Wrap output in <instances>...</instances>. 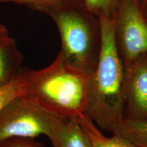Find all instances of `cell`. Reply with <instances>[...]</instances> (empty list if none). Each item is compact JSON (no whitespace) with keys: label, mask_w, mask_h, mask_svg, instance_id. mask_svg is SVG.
I'll return each instance as SVG.
<instances>
[{"label":"cell","mask_w":147,"mask_h":147,"mask_svg":"<svg viewBox=\"0 0 147 147\" xmlns=\"http://www.w3.org/2000/svg\"><path fill=\"white\" fill-rule=\"evenodd\" d=\"M0 147H45L33 138H12L0 143Z\"/></svg>","instance_id":"cell-13"},{"label":"cell","mask_w":147,"mask_h":147,"mask_svg":"<svg viewBox=\"0 0 147 147\" xmlns=\"http://www.w3.org/2000/svg\"><path fill=\"white\" fill-rule=\"evenodd\" d=\"M147 54L124 65L123 116L147 119Z\"/></svg>","instance_id":"cell-6"},{"label":"cell","mask_w":147,"mask_h":147,"mask_svg":"<svg viewBox=\"0 0 147 147\" xmlns=\"http://www.w3.org/2000/svg\"><path fill=\"white\" fill-rule=\"evenodd\" d=\"M85 8L91 12L106 10L109 8L113 0H83Z\"/></svg>","instance_id":"cell-14"},{"label":"cell","mask_w":147,"mask_h":147,"mask_svg":"<svg viewBox=\"0 0 147 147\" xmlns=\"http://www.w3.org/2000/svg\"><path fill=\"white\" fill-rule=\"evenodd\" d=\"M73 3L49 12L56 23L61 40L60 51L66 63L90 75L95 70L99 53L95 49L94 31L89 19Z\"/></svg>","instance_id":"cell-3"},{"label":"cell","mask_w":147,"mask_h":147,"mask_svg":"<svg viewBox=\"0 0 147 147\" xmlns=\"http://www.w3.org/2000/svg\"><path fill=\"white\" fill-rule=\"evenodd\" d=\"M113 134L121 136L136 147H147V119L124 118Z\"/></svg>","instance_id":"cell-10"},{"label":"cell","mask_w":147,"mask_h":147,"mask_svg":"<svg viewBox=\"0 0 147 147\" xmlns=\"http://www.w3.org/2000/svg\"><path fill=\"white\" fill-rule=\"evenodd\" d=\"M22 82L23 78L21 71L12 82L5 87L0 88V110L12 99L19 95Z\"/></svg>","instance_id":"cell-12"},{"label":"cell","mask_w":147,"mask_h":147,"mask_svg":"<svg viewBox=\"0 0 147 147\" xmlns=\"http://www.w3.org/2000/svg\"><path fill=\"white\" fill-rule=\"evenodd\" d=\"M20 96L64 120L77 119L87 109L89 75L73 67L61 53L45 68L22 69Z\"/></svg>","instance_id":"cell-1"},{"label":"cell","mask_w":147,"mask_h":147,"mask_svg":"<svg viewBox=\"0 0 147 147\" xmlns=\"http://www.w3.org/2000/svg\"><path fill=\"white\" fill-rule=\"evenodd\" d=\"M53 147H92L87 136L76 119L66 120Z\"/></svg>","instance_id":"cell-9"},{"label":"cell","mask_w":147,"mask_h":147,"mask_svg":"<svg viewBox=\"0 0 147 147\" xmlns=\"http://www.w3.org/2000/svg\"><path fill=\"white\" fill-rule=\"evenodd\" d=\"M116 39L123 65L147 54V21L131 3L125 5L116 23Z\"/></svg>","instance_id":"cell-5"},{"label":"cell","mask_w":147,"mask_h":147,"mask_svg":"<svg viewBox=\"0 0 147 147\" xmlns=\"http://www.w3.org/2000/svg\"><path fill=\"white\" fill-rule=\"evenodd\" d=\"M7 36H8V33L6 27L4 25L0 24V38H2Z\"/></svg>","instance_id":"cell-15"},{"label":"cell","mask_w":147,"mask_h":147,"mask_svg":"<svg viewBox=\"0 0 147 147\" xmlns=\"http://www.w3.org/2000/svg\"><path fill=\"white\" fill-rule=\"evenodd\" d=\"M74 0H0V3H15L25 5L29 8L48 14L63 5L73 3Z\"/></svg>","instance_id":"cell-11"},{"label":"cell","mask_w":147,"mask_h":147,"mask_svg":"<svg viewBox=\"0 0 147 147\" xmlns=\"http://www.w3.org/2000/svg\"><path fill=\"white\" fill-rule=\"evenodd\" d=\"M23 56L16 40L8 36L0 38V88L11 82L21 71Z\"/></svg>","instance_id":"cell-7"},{"label":"cell","mask_w":147,"mask_h":147,"mask_svg":"<svg viewBox=\"0 0 147 147\" xmlns=\"http://www.w3.org/2000/svg\"><path fill=\"white\" fill-rule=\"evenodd\" d=\"M66 120L17 96L0 110V143L12 138L45 135L54 141Z\"/></svg>","instance_id":"cell-4"},{"label":"cell","mask_w":147,"mask_h":147,"mask_svg":"<svg viewBox=\"0 0 147 147\" xmlns=\"http://www.w3.org/2000/svg\"><path fill=\"white\" fill-rule=\"evenodd\" d=\"M76 120L87 136L92 147H136L121 136L113 134L110 138L104 136L100 129L85 114Z\"/></svg>","instance_id":"cell-8"},{"label":"cell","mask_w":147,"mask_h":147,"mask_svg":"<svg viewBox=\"0 0 147 147\" xmlns=\"http://www.w3.org/2000/svg\"><path fill=\"white\" fill-rule=\"evenodd\" d=\"M100 49L95 70L89 75L85 115L100 129L114 133L124 119V65L116 39V23L100 18Z\"/></svg>","instance_id":"cell-2"}]
</instances>
